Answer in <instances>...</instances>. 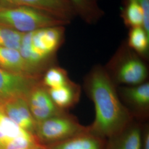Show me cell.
<instances>
[{
	"instance_id": "cell-3",
	"label": "cell",
	"mask_w": 149,
	"mask_h": 149,
	"mask_svg": "<svg viewBox=\"0 0 149 149\" xmlns=\"http://www.w3.org/2000/svg\"><path fill=\"white\" fill-rule=\"evenodd\" d=\"M104 67L116 85H138L146 82L149 76L147 61L129 48L125 40Z\"/></svg>"
},
{
	"instance_id": "cell-19",
	"label": "cell",
	"mask_w": 149,
	"mask_h": 149,
	"mask_svg": "<svg viewBox=\"0 0 149 149\" xmlns=\"http://www.w3.org/2000/svg\"><path fill=\"white\" fill-rule=\"evenodd\" d=\"M70 81L68 71L55 65L45 71L43 86L46 89L56 88L68 84Z\"/></svg>"
},
{
	"instance_id": "cell-18",
	"label": "cell",
	"mask_w": 149,
	"mask_h": 149,
	"mask_svg": "<svg viewBox=\"0 0 149 149\" xmlns=\"http://www.w3.org/2000/svg\"><path fill=\"white\" fill-rule=\"evenodd\" d=\"M128 29V37L125 40L127 45L143 59L148 61L149 58V33L143 27Z\"/></svg>"
},
{
	"instance_id": "cell-11",
	"label": "cell",
	"mask_w": 149,
	"mask_h": 149,
	"mask_svg": "<svg viewBox=\"0 0 149 149\" xmlns=\"http://www.w3.org/2000/svg\"><path fill=\"white\" fill-rule=\"evenodd\" d=\"M6 114L19 127L34 135L36 122L30 111L27 98L17 97L3 104Z\"/></svg>"
},
{
	"instance_id": "cell-22",
	"label": "cell",
	"mask_w": 149,
	"mask_h": 149,
	"mask_svg": "<svg viewBox=\"0 0 149 149\" xmlns=\"http://www.w3.org/2000/svg\"><path fill=\"white\" fill-rule=\"evenodd\" d=\"M142 7L146 19L149 21V0H136Z\"/></svg>"
},
{
	"instance_id": "cell-6",
	"label": "cell",
	"mask_w": 149,
	"mask_h": 149,
	"mask_svg": "<svg viewBox=\"0 0 149 149\" xmlns=\"http://www.w3.org/2000/svg\"><path fill=\"white\" fill-rule=\"evenodd\" d=\"M37 78L0 68V103L17 97L27 98Z\"/></svg>"
},
{
	"instance_id": "cell-21",
	"label": "cell",
	"mask_w": 149,
	"mask_h": 149,
	"mask_svg": "<svg viewBox=\"0 0 149 149\" xmlns=\"http://www.w3.org/2000/svg\"><path fill=\"white\" fill-rule=\"evenodd\" d=\"M141 149H149V127L148 125L143 127Z\"/></svg>"
},
{
	"instance_id": "cell-12",
	"label": "cell",
	"mask_w": 149,
	"mask_h": 149,
	"mask_svg": "<svg viewBox=\"0 0 149 149\" xmlns=\"http://www.w3.org/2000/svg\"><path fill=\"white\" fill-rule=\"evenodd\" d=\"M142 132L143 125L133 120L107 139L104 149H141Z\"/></svg>"
},
{
	"instance_id": "cell-4",
	"label": "cell",
	"mask_w": 149,
	"mask_h": 149,
	"mask_svg": "<svg viewBox=\"0 0 149 149\" xmlns=\"http://www.w3.org/2000/svg\"><path fill=\"white\" fill-rule=\"evenodd\" d=\"M69 24L48 12L26 6L3 7L0 9V25L27 33L47 27Z\"/></svg>"
},
{
	"instance_id": "cell-16",
	"label": "cell",
	"mask_w": 149,
	"mask_h": 149,
	"mask_svg": "<svg viewBox=\"0 0 149 149\" xmlns=\"http://www.w3.org/2000/svg\"><path fill=\"white\" fill-rule=\"evenodd\" d=\"M120 18L128 29L143 27L149 33V21L146 19L144 11L136 0H123Z\"/></svg>"
},
{
	"instance_id": "cell-10",
	"label": "cell",
	"mask_w": 149,
	"mask_h": 149,
	"mask_svg": "<svg viewBox=\"0 0 149 149\" xmlns=\"http://www.w3.org/2000/svg\"><path fill=\"white\" fill-rule=\"evenodd\" d=\"M27 100L32 116L36 122L66 112L55 104L47 89L39 84L32 88L27 97Z\"/></svg>"
},
{
	"instance_id": "cell-24",
	"label": "cell",
	"mask_w": 149,
	"mask_h": 149,
	"mask_svg": "<svg viewBox=\"0 0 149 149\" xmlns=\"http://www.w3.org/2000/svg\"><path fill=\"white\" fill-rule=\"evenodd\" d=\"M2 7H3V6H2V5L1 4V3L0 2V9H1V8H2Z\"/></svg>"
},
{
	"instance_id": "cell-23",
	"label": "cell",
	"mask_w": 149,
	"mask_h": 149,
	"mask_svg": "<svg viewBox=\"0 0 149 149\" xmlns=\"http://www.w3.org/2000/svg\"><path fill=\"white\" fill-rule=\"evenodd\" d=\"M43 149V148H40L39 147V146H37L36 148H35L34 149Z\"/></svg>"
},
{
	"instance_id": "cell-7",
	"label": "cell",
	"mask_w": 149,
	"mask_h": 149,
	"mask_svg": "<svg viewBox=\"0 0 149 149\" xmlns=\"http://www.w3.org/2000/svg\"><path fill=\"white\" fill-rule=\"evenodd\" d=\"M117 92L121 101L134 118L143 120L149 117V82L138 85L120 86Z\"/></svg>"
},
{
	"instance_id": "cell-20",
	"label": "cell",
	"mask_w": 149,
	"mask_h": 149,
	"mask_svg": "<svg viewBox=\"0 0 149 149\" xmlns=\"http://www.w3.org/2000/svg\"><path fill=\"white\" fill-rule=\"evenodd\" d=\"M23 34L11 28L0 25V47L19 50Z\"/></svg>"
},
{
	"instance_id": "cell-1",
	"label": "cell",
	"mask_w": 149,
	"mask_h": 149,
	"mask_svg": "<svg viewBox=\"0 0 149 149\" xmlns=\"http://www.w3.org/2000/svg\"><path fill=\"white\" fill-rule=\"evenodd\" d=\"M84 87L95 108V120L88 126L91 133L107 139L133 121L134 118L121 101L116 85L103 66L96 65L91 69Z\"/></svg>"
},
{
	"instance_id": "cell-15",
	"label": "cell",
	"mask_w": 149,
	"mask_h": 149,
	"mask_svg": "<svg viewBox=\"0 0 149 149\" xmlns=\"http://www.w3.org/2000/svg\"><path fill=\"white\" fill-rule=\"evenodd\" d=\"M47 90L55 104L63 111H67L80 100L81 87L71 80L60 87Z\"/></svg>"
},
{
	"instance_id": "cell-14",
	"label": "cell",
	"mask_w": 149,
	"mask_h": 149,
	"mask_svg": "<svg viewBox=\"0 0 149 149\" xmlns=\"http://www.w3.org/2000/svg\"><path fill=\"white\" fill-rule=\"evenodd\" d=\"M71 7L76 17L88 25H95L105 15L101 0H66Z\"/></svg>"
},
{
	"instance_id": "cell-8",
	"label": "cell",
	"mask_w": 149,
	"mask_h": 149,
	"mask_svg": "<svg viewBox=\"0 0 149 149\" xmlns=\"http://www.w3.org/2000/svg\"><path fill=\"white\" fill-rule=\"evenodd\" d=\"M33 135L12 122L0 103V149H22Z\"/></svg>"
},
{
	"instance_id": "cell-5",
	"label": "cell",
	"mask_w": 149,
	"mask_h": 149,
	"mask_svg": "<svg viewBox=\"0 0 149 149\" xmlns=\"http://www.w3.org/2000/svg\"><path fill=\"white\" fill-rule=\"evenodd\" d=\"M77 118L67 111L36 122L34 135L37 141L48 145L56 143L87 131Z\"/></svg>"
},
{
	"instance_id": "cell-13",
	"label": "cell",
	"mask_w": 149,
	"mask_h": 149,
	"mask_svg": "<svg viewBox=\"0 0 149 149\" xmlns=\"http://www.w3.org/2000/svg\"><path fill=\"white\" fill-rule=\"evenodd\" d=\"M106 141V139L91 133L88 129L64 141L48 145L45 149H104Z\"/></svg>"
},
{
	"instance_id": "cell-9",
	"label": "cell",
	"mask_w": 149,
	"mask_h": 149,
	"mask_svg": "<svg viewBox=\"0 0 149 149\" xmlns=\"http://www.w3.org/2000/svg\"><path fill=\"white\" fill-rule=\"evenodd\" d=\"M3 7L26 6L45 11L70 24L76 16L66 0H0Z\"/></svg>"
},
{
	"instance_id": "cell-17",
	"label": "cell",
	"mask_w": 149,
	"mask_h": 149,
	"mask_svg": "<svg viewBox=\"0 0 149 149\" xmlns=\"http://www.w3.org/2000/svg\"><path fill=\"white\" fill-rule=\"evenodd\" d=\"M0 68L12 72L30 76L18 50L0 47Z\"/></svg>"
},
{
	"instance_id": "cell-2",
	"label": "cell",
	"mask_w": 149,
	"mask_h": 149,
	"mask_svg": "<svg viewBox=\"0 0 149 149\" xmlns=\"http://www.w3.org/2000/svg\"><path fill=\"white\" fill-rule=\"evenodd\" d=\"M66 26L47 27L24 33L19 53L28 74L38 77L43 70L54 64L55 55L65 39Z\"/></svg>"
}]
</instances>
